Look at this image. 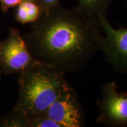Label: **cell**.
Returning <instances> with one entry per match:
<instances>
[{
  "label": "cell",
  "instance_id": "4",
  "mask_svg": "<svg viewBox=\"0 0 127 127\" xmlns=\"http://www.w3.org/2000/svg\"><path fill=\"white\" fill-rule=\"evenodd\" d=\"M99 23L104 32L101 49L108 63L116 71L127 73V28H114L106 16Z\"/></svg>",
  "mask_w": 127,
  "mask_h": 127
},
{
  "label": "cell",
  "instance_id": "6",
  "mask_svg": "<svg viewBox=\"0 0 127 127\" xmlns=\"http://www.w3.org/2000/svg\"><path fill=\"white\" fill-rule=\"evenodd\" d=\"M0 59L11 69L22 71L37 60L32 57L27 44L20 33L14 31L0 45Z\"/></svg>",
  "mask_w": 127,
  "mask_h": 127
},
{
  "label": "cell",
  "instance_id": "10",
  "mask_svg": "<svg viewBox=\"0 0 127 127\" xmlns=\"http://www.w3.org/2000/svg\"><path fill=\"white\" fill-rule=\"evenodd\" d=\"M24 0H0L1 7L4 11H7L10 8L18 5Z\"/></svg>",
  "mask_w": 127,
  "mask_h": 127
},
{
  "label": "cell",
  "instance_id": "1",
  "mask_svg": "<svg viewBox=\"0 0 127 127\" xmlns=\"http://www.w3.org/2000/svg\"><path fill=\"white\" fill-rule=\"evenodd\" d=\"M45 12L30 38L36 60L65 74L81 71L101 49L100 23L79 7L66 9L58 5Z\"/></svg>",
  "mask_w": 127,
  "mask_h": 127
},
{
  "label": "cell",
  "instance_id": "3",
  "mask_svg": "<svg viewBox=\"0 0 127 127\" xmlns=\"http://www.w3.org/2000/svg\"><path fill=\"white\" fill-rule=\"evenodd\" d=\"M97 105L98 123L109 127H127V93L119 92L115 81L103 84Z\"/></svg>",
  "mask_w": 127,
  "mask_h": 127
},
{
  "label": "cell",
  "instance_id": "8",
  "mask_svg": "<svg viewBox=\"0 0 127 127\" xmlns=\"http://www.w3.org/2000/svg\"><path fill=\"white\" fill-rule=\"evenodd\" d=\"M40 8L34 1L24 0L18 5L16 15L17 20L23 24L35 21L39 18Z\"/></svg>",
  "mask_w": 127,
  "mask_h": 127
},
{
  "label": "cell",
  "instance_id": "11",
  "mask_svg": "<svg viewBox=\"0 0 127 127\" xmlns=\"http://www.w3.org/2000/svg\"><path fill=\"white\" fill-rule=\"evenodd\" d=\"M30 1H34V0H30Z\"/></svg>",
  "mask_w": 127,
  "mask_h": 127
},
{
  "label": "cell",
  "instance_id": "5",
  "mask_svg": "<svg viewBox=\"0 0 127 127\" xmlns=\"http://www.w3.org/2000/svg\"><path fill=\"white\" fill-rule=\"evenodd\" d=\"M44 115L56 122L60 127H82L85 124L78 96L72 86L51 105Z\"/></svg>",
  "mask_w": 127,
  "mask_h": 127
},
{
  "label": "cell",
  "instance_id": "9",
  "mask_svg": "<svg viewBox=\"0 0 127 127\" xmlns=\"http://www.w3.org/2000/svg\"><path fill=\"white\" fill-rule=\"evenodd\" d=\"M61 0H39L40 7L45 12L50 10L59 5Z\"/></svg>",
  "mask_w": 127,
  "mask_h": 127
},
{
  "label": "cell",
  "instance_id": "7",
  "mask_svg": "<svg viewBox=\"0 0 127 127\" xmlns=\"http://www.w3.org/2000/svg\"><path fill=\"white\" fill-rule=\"evenodd\" d=\"M112 0H78L79 8L89 18L99 22L106 16L108 6Z\"/></svg>",
  "mask_w": 127,
  "mask_h": 127
},
{
  "label": "cell",
  "instance_id": "2",
  "mask_svg": "<svg viewBox=\"0 0 127 127\" xmlns=\"http://www.w3.org/2000/svg\"><path fill=\"white\" fill-rule=\"evenodd\" d=\"M65 76V72L38 61L22 70L18 111L28 118L44 115L71 86Z\"/></svg>",
  "mask_w": 127,
  "mask_h": 127
}]
</instances>
